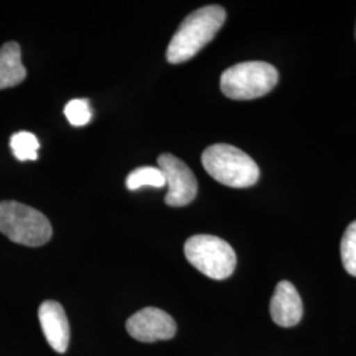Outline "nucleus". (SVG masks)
Wrapping results in <instances>:
<instances>
[{
  "label": "nucleus",
  "mask_w": 356,
  "mask_h": 356,
  "mask_svg": "<svg viewBox=\"0 0 356 356\" xmlns=\"http://www.w3.org/2000/svg\"><path fill=\"white\" fill-rule=\"evenodd\" d=\"M341 256L344 269L356 277V220L344 232L341 243Z\"/></svg>",
  "instance_id": "ddd939ff"
},
{
  "label": "nucleus",
  "mask_w": 356,
  "mask_h": 356,
  "mask_svg": "<svg viewBox=\"0 0 356 356\" xmlns=\"http://www.w3.org/2000/svg\"><path fill=\"white\" fill-rule=\"evenodd\" d=\"M168 186L165 202L173 207L191 204L198 191V182L191 168L170 153H163L157 159Z\"/></svg>",
  "instance_id": "423d86ee"
},
{
  "label": "nucleus",
  "mask_w": 356,
  "mask_h": 356,
  "mask_svg": "<svg viewBox=\"0 0 356 356\" xmlns=\"http://www.w3.org/2000/svg\"><path fill=\"white\" fill-rule=\"evenodd\" d=\"M10 145L13 149V156L19 161H35L38 159V139L28 131H20L13 135Z\"/></svg>",
  "instance_id": "f8f14e48"
},
{
  "label": "nucleus",
  "mask_w": 356,
  "mask_h": 356,
  "mask_svg": "<svg viewBox=\"0 0 356 356\" xmlns=\"http://www.w3.org/2000/svg\"><path fill=\"white\" fill-rule=\"evenodd\" d=\"M204 170L229 188H250L260 177V169L254 159L229 144H214L202 153Z\"/></svg>",
  "instance_id": "f03ea898"
},
{
  "label": "nucleus",
  "mask_w": 356,
  "mask_h": 356,
  "mask_svg": "<svg viewBox=\"0 0 356 356\" xmlns=\"http://www.w3.org/2000/svg\"><path fill=\"white\" fill-rule=\"evenodd\" d=\"M26 76V66L22 63V49L15 41L0 47V90L20 85Z\"/></svg>",
  "instance_id": "9d476101"
},
{
  "label": "nucleus",
  "mask_w": 356,
  "mask_h": 356,
  "mask_svg": "<svg viewBox=\"0 0 356 356\" xmlns=\"http://www.w3.org/2000/svg\"><path fill=\"white\" fill-rule=\"evenodd\" d=\"M38 319L47 342L56 353L64 354L70 341V327L64 307L56 301H45L38 307Z\"/></svg>",
  "instance_id": "6e6552de"
},
{
  "label": "nucleus",
  "mask_w": 356,
  "mask_h": 356,
  "mask_svg": "<svg viewBox=\"0 0 356 356\" xmlns=\"http://www.w3.org/2000/svg\"><path fill=\"white\" fill-rule=\"evenodd\" d=\"M0 232L10 241L28 247L49 242L53 234L47 216L16 201L0 202Z\"/></svg>",
  "instance_id": "7ed1b4c3"
},
{
  "label": "nucleus",
  "mask_w": 356,
  "mask_h": 356,
  "mask_svg": "<svg viewBox=\"0 0 356 356\" xmlns=\"http://www.w3.org/2000/svg\"><path fill=\"white\" fill-rule=\"evenodd\" d=\"M270 317L281 327L296 326L304 314L301 297L289 281H280L275 289L269 306Z\"/></svg>",
  "instance_id": "1a4fd4ad"
},
{
  "label": "nucleus",
  "mask_w": 356,
  "mask_h": 356,
  "mask_svg": "<svg viewBox=\"0 0 356 356\" xmlns=\"http://www.w3.org/2000/svg\"><path fill=\"white\" fill-rule=\"evenodd\" d=\"M126 329L134 339L144 343H153L172 339L176 335L177 325L164 310L144 307L128 318Z\"/></svg>",
  "instance_id": "0eeeda50"
},
{
  "label": "nucleus",
  "mask_w": 356,
  "mask_h": 356,
  "mask_svg": "<svg viewBox=\"0 0 356 356\" xmlns=\"http://www.w3.org/2000/svg\"><path fill=\"white\" fill-rule=\"evenodd\" d=\"M128 191H138L144 186L163 188L165 177L159 166H141L132 170L126 179Z\"/></svg>",
  "instance_id": "9b49d317"
},
{
  "label": "nucleus",
  "mask_w": 356,
  "mask_h": 356,
  "mask_svg": "<svg viewBox=\"0 0 356 356\" xmlns=\"http://www.w3.org/2000/svg\"><path fill=\"white\" fill-rule=\"evenodd\" d=\"M184 252L193 267L213 280H225L236 267V254L223 239L213 235H194L189 238Z\"/></svg>",
  "instance_id": "39448f33"
},
{
  "label": "nucleus",
  "mask_w": 356,
  "mask_h": 356,
  "mask_svg": "<svg viewBox=\"0 0 356 356\" xmlns=\"http://www.w3.org/2000/svg\"><path fill=\"white\" fill-rule=\"evenodd\" d=\"M226 11L220 6H206L191 13L178 26L166 49L170 64L189 61L204 48L223 26Z\"/></svg>",
  "instance_id": "f257e3e1"
},
{
  "label": "nucleus",
  "mask_w": 356,
  "mask_h": 356,
  "mask_svg": "<svg viewBox=\"0 0 356 356\" xmlns=\"http://www.w3.org/2000/svg\"><path fill=\"white\" fill-rule=\"evenodd\" d=\"M279 73L275 66L261 61L234 65L220 76L222 92L234 101H250L264 97L277 85Z\"/></svg>",
  "instance_id": "20e7f679"
},
{
  "label": "nucleus",
  "mask_w": 356,
  "mask_h": 356,
  "mask_svg": "<svg viewBox=\"0 0 356 356\" xmlns=\"http://www.w3.org/2000/svg\"><path fill=\"white\" fill-rule=\"evenodd\" d=\"M65 116L74 127L86 126L92 118V111L88 99H73L65 106Z\"/></svg>",
  "instance_id": "4468645a"
},
{
  "label": "nucleus",
  "mask_w": 356,
  "mask_h": 356,
  "mask_svg": "<svg viewBox=\"0 0 356 356\" xmlns=\"http://www.w3.org/2000/svg\"><path fill=\"white\" fill-rule=\"evenodd\" d=\"M355 36H356V29H355Z\"/></svg>",
  "instance_id": "2eb2a0df"
}]
</instances>
